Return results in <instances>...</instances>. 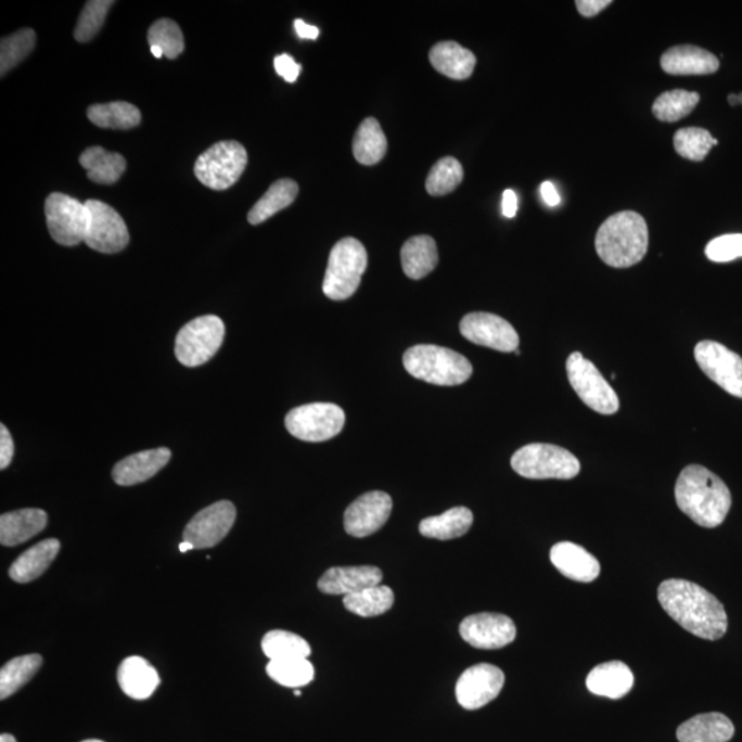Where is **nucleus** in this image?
Listing matches in <instances>:
<instances>
[{"instance_id":"a18cd8bd","label":"nucleus","mask_w":742,"mask_h":742,"mask_svg":"<svg viewBox=\"0 0 742 742\" xmlns=\"http://www.w3.org/2000/svg\"><path fill=\"white\" fill-rule=\"evenodd\" d=\"M709 260L726 263L742 257V234L720 235L705 247Z\"/></svg>"},{"instance_id":"473e14b6","label":"nucleus","mask_w":742,"mask_h":742,"mask_svg":"<svg viewBox=\"0 0 742 742\" xmlns=\"http://www.w3.org/2000/svg\"><path fill=\"white\" fill-rule=\"evenodd\" d=\"M353 151L357 162L363 165L379 164L385 157L388 141L374 117H368L360 124L355 132Z\"/></svg>"},{"instance_id":"ea45409f","label":"nucleus","mask_w":742,"mask_h":742,"mask_svg":"<svg viewBox=\"0 0 742 742\" xmlns=\"http://www.w3.org/2000/svg\"><path fill=\"white\" fill-rule=\"evenodd\" d=\"M716 144L718 141L711 136V132L699 127L682 128L674 137L675 151L680 157L692 159V162H703Z\"/></svg>"},{"instance_id":"f8f14e48","label":"nucleus","mask_w":742,"mask_h":742,"mask_svg":"<svg viewBox=\"0 0 742 742\" xmlns=\"http://www.w3.org/2000/svg\"><path fill=\"white\" fill-rule=\"evenodd\" d=\"M695 362L708 379L728 394L742 399V358L716 342H701L694 348Z\"/></svg>"},{"instance_id":"ddd939ff","label":"nucleus","mask_w":742,"mask_h":742,"mask_svg":"<svg viewBox=\"0 0 742 742\" xmlns=\"http://www.w3.org/2000/svg\"><path fill=\"white\" fill-rule=\"evenodd\" d=\"M90 213L86 244L101 254H117L130 242L126 221L111 205L98 200L86 201Z\"/></svg>"},{"instance_id":"72a5a7b5","label":"nucleus","mask_w":742,"mask_h":742,"mask_svg":"<svg viewBox=\"0 0 742 742\" xmlns=\"http://www.w3.org/2000/svg\"><path fill=\"white\" fill-rule=\"evenodd\" d=\"M90 121L100 128L111 130H131L141 123V112L128 102L98 103L87 111Z\"/></svg>"},{"instance_id":"bb28decb","label":"nucleus","mask_w":742,"mask_h":742,"mask_svg":"<svg viewBox=\"0 0 742 742\" xmlns=\"http://www.w3.org/2000/svg\"><path fill=\"white\" fill-rule=\"evenodd\" d=\"M61 543L59 539L41 540L38 545L24 551L10 566L9 576L17 584H29L48 571L59 555Z\"/></svg>"},{"instance_id":"2f4dec72","label":"nucleus","mask_w":742,"mask_h":742,"mask_svg":"<svg viewBox=\"0 0 742 742\" xmlns=\"http://www.w3.org/2000/svg\"><path fill=\"white\" fill-rule=\"evenodd\" d=\"M298 194V184L292 179H280L270 186L266 194L257 201L247 214L251 225H260L280 210L293 204Z\"/></svg>"},{"instance_id":"de8ad7c7","label":"nucleus","mask_w":742,"mask_h":742,"mask_svg":"<svg viewBox=\"0 0 742 742\" xmlns=\"http://www.w3.org/2000/svg\"><path fill=\"white\" fill-rule=\"evenodd\" d=\"M14 456V443L7 425H0V469H7Z\"/></svg>"},{"instance_id":"6e6552de","label":"nucleus","mask_w":742,"mask_h":742,"mask_svg":"<svg viewBox=\"0 0 742 742\" xmlns=\"http://www.w3.org/2000/svg\"><path fill=\"white\" fill-rule=\"evenodd\" d=\"M225 333V323L219 317L195 318L179 330L175 355L186 368H197L215 357L223 344Z\"/></svg>"},{"instance_id":"a878e982","label":"nucleus","mask_w":742,"mask_h":742,"mask_svg":"<svg viewBox=\"0 0 742 742\" xmlns=\"http://www.w3.org/2000/svg\"><path fill=\"white\" fill-rule=\"evenodd\" d=\"M48 525V514L40 509H21L0 517V543L13 548L27 542Z\"/></svg>"},{"instance_id":"864d4df0","label":"nucleus","mask_w":742,"mask_h":742,"mask_svg":"<svg viewBox=\"0 0 742 742\" xmlns=\"http://www.w3.org/2000/svg\"><path fill=\"white\" fill-rule=\"evenodd\" d=\"M180 553H188L189 550H194V546L189 542H183L179 545Z\"/></svg>"},{"instance_id":"c03bdc74","label":"nucleus","mask_w":742,"mask_h":742,"mask_svg":"<svg viewBox=\"0 0 742 742\" xmlns=\"http://www.w3.org/2000/svg\"><path fill=\"white\" fill-rule=\"evenodd\" d=\"M115 4L112 0H91L87 2L85 9L77 21L75 39L80 43H86L94 39L100 33L102 25L105 24L107 12Z\"/></svg>"},{"instance_id":"f3484780","label":"nucleus","mask_w":742,"mask_h":742,"mask_svg":"<svg viewBox=\"0 0 742 742\" xmlns=\"http://www.w3.org/2000/svg\"><path fill=\"white\" fill-rule=\"evenodd\" d=\"M463 641L477 649H501L517 636L512 618L501 613H476L463 618L460 626Z\"/></svg>"},{"instance_id":"9b49d317","label":"nucleus","mask_w":742,"mask_h":742,"mask_svg":"<svg viewBox=\"0 0 742 742\" xmlns=\"http://www.w3.org/2000/svg\"><path fill=\"white\" fill-rule=\"evenodd\" d=\"M46 220L51 236L60 245L76 246L85 242L90 223L86 203L62 193L50 194L46 200Z\"/></svg>"},{"instance_id":"13d9d810","label":"nucleus","mask_w":742,"mask_h":742,"mask_svg":"<svg viewBox=\"0 0 742 742\" xmlns=\"http://www.w3.org/2000/svg\"><path fill=\"white\" fill-rule=\"evenodd\" d=\"M295 695H296V698H300V695H302L300 690H295Z\"/></svg>"},{"instance_id":"2eb2a0df","label":"nucleus","mask_w":742,"mask_h":742,"mask_svg":"<svg viewBox=\"0 0 742 742\" xmlns=\"http://www.w3.org/2000/svg\"><path fill=\"white\" fill-rule=\"evenodd\" d=\"M460 330L463 337L482 347L501 350V353H514L519 349L517 332L507 319L495 314H468L461 321Z\"/></svg>"},{"instance_id":"393cba45","label":"nucleus","mask_w":742,"mask_h":742,"mask_svg":"<svg viewBox=\"0 0 742 742\" xmlns=\"http://www.w3.org/2000/svg\"><path fill=\"white\" fill-rule=\"evenodd\" d=\"M733 735V721L719 713L695 715L677 730L679 742H729Z\"/></svg>"},{"instance_id":"3c124183","label":"nucleus","mask_w":742,"mask_h":742,"mask_svg":"<svg viewBox=\"0 0 742 742\" xmlns=\"http://www.w3.org/2000/svg\"><path fill=\"white\" fill-rule=\"evenodd\" d=\"M540 194H542L545 203L549 206H555L561 203V197L559 192H556L555 186L549 182V180H546V182L540 186Z\"/></svg>"},{"instance_id":"bf43d9fd","label":"nucleus","mask_w":742,"mask_h":742,"mask_svg":"<svg viewBox=\"0 0 742 742\" xmlns=\"http://www.w3.org/2000/svg\"><path fill=\"white\" fill-rule=\"evenodd\" d=\"M737 98H739V103L742 105V94L737 95Z\"/></svg>"},{"instance_id":"39448f33","label":"nucleus","mask_w":742,"mask_h":742,"mask_svg":"<svg viewBox=\"0 0 742 742\" xmlns=\"http://www.w3.org/2000/svg\"><path fill=\"white\" fill-rule=\"evenodd\" d=\"M368 267V252L362 242L347 236L338 241L330 252L323 293L330 300H347L358 291L360 280Z\"/></svg>"},{"instance_id":"dca6fc26","label":"nucleus","mask_w":742,"mask_h":742,"mask_svg":"<svg viewBox=\"0 0 742 742\" xmlns=\"http://www.w3.org/2000/svg\"><path fill=\"white\" fill-rule=\"evenodd\" d=\"M504 674L492 664L469 667L458 679L456 694L462 708L474 711L491 703L502 692Z\"/></svg>"},{"instance_id":"1a4fd4ad","label":"nucleus","mask_w":742,"mask_h":742,"mask_svg":"<svg viewBox=\"0 0 742 742\" xmlns=\"http://www.w3.org/2000/svg\"><path fill=\"white\" fill-rule=\"evenodd\" d=\"M566 373H568L572 388L591 410L604 415H612L617 412L621 404H618L615 389L602 378L596 364L586 359L584 355L580 353L570 355L568 360H566Z\"/></svg>"},{"instance_id":"8fccbe9b","label":"nucleus","mask_w":742,"mask_h":742,"mask_svg":"<svg viewBox=\"0 0 742 742\" xmlns=\"http://www.w3.org/2000/svg\"><path fill=\"white\" fill-rule=\"evenodd\" d=\"M519 209V203H517V195L513 192V190H504L503 193V199H502V210L503 215L507 216V218L512 219L514 218L515 214H517Z\"/></svg>"},{"instance_id":"5701e85b","label":"nucleus","mask_w":742,"mask_h":742,"mask_svg":"<svg viewBox=\"0 0 742 742\" xmlns=\"http://www.w3.org/2000/svg\"><path fill=\"white\" fill-rule=\"evenodd\" d=\"M586 687L592 694L612 700L625 698L634 687V674L623 662L602 663L591 669Z\"/></svg>"},{"instance_id":"f257e3e1","label":"nucleus","mask_w":742,"mask_h":742,"mask_svg":"<svg viewBox=\"0 0 742 742\" xmlns=\"http://www.w3.org/2000/svg\"><path fill=\"white\" fill-rule=\"evenodd\" d=\"M657 598L663 610L693 636L716 641L728 631V615L718 598L683 579L664 580Z\"/></svg>"},{"instance_id":"4d7b16f0","label":"nucleus","mask_w":742,"mask_h":742,"mask_svg":"<svg viewBox=\"0 0 742 742\" xmlns=\"http://www.w3.org/2000/svg\"><path fill=\"white\" fill-rule=\"evenodd\" d=\"M81 742H105V741H101V740H85V741H81Z\"/></svg>"},{"instance_id":"4468645a","label":"nucleus","mask_w":742,"mask_h":742,"mask_svg":"<svg viewBox=\"0 0 742 742\" xmlns=\"http://www.w3.org/2000/svg\"><path fill=\"white\" fill-rule=\"evenodd\" d=\"M236 510L233 503L220 501L201 510L186 525L184 542L192 543L194 549H209L223 540L233 528Z\"/></svg>"},{"instance_id":"c756f323","label":"nucleus","mask_w":742,"mask_h":742,"mask_svg":"<svg viewBox=\"0 0 742 742\" xmlns=\"http://www.w3.org/2000/svg\"><path fill=\"white\" fill-rule=\"evenodd\" d=\"M80 165L87 169V178L100 184H113L126 172V158L118 153L107 152L101 146H92L82 152Z\"/></svg>"},{"instance_id":"4c0bfd02","label":"nucleus","mask_w":742,"mask_h":742,"mask_svg":"<svg viewBox=\"0 0 742 742\" xmlns=\"http://www.w3.org/2000/svg\"><path fill=\"white\" fill-rule=\"evenodd\" d=\"M700 102L698 92L671 90L663 92L654 101L652 112L660 121L675 123L687 117Z\"/></svg>"},{"instance_id":"a19ab883","label":"nucleus","mask_w":742,"mask_h":742,"mask_svg":"<svg viewBox=\"0 0 742 742\" xmlns=\"http://www.w3.org/2000/svg\"><path fill=\"white\" fill-rule=\"evenodd\" d=\"M36 44V34L34 29L25 28L18 30L0 43V75L4 76L15 68L21 62L33 53Z\"/></svg>"},{"instance_id":"e433bc0d","label":"nucleus","mask_w":742,"mask_h":742,"mask_svg":"<svg viewBox=\"0 0 742 742\" xmlns=\"http://www.w3.org/2000/svg\"><path fill=\"white\" fill-rule=\"evenodd\" d=\"M261 649L270 660L307 658L311 654L306 639L283 630L267 632L263 637Z\"/></svg>"},{"instance_id":"aec40b11","label":"nucleus","mask_w":742,"mask_h":742,"mask_svg":"<svg viewBox=\"0 0 742 742\" xmlns=\"http://www.w3.org/2000/svg\"><path fill=\"white\" fill-rule=\"evenodd\" d=\"M169 460L171 450L165 447L133 453L116 463L113 468V481L123 487L136 486L156 476Z\"/></svg>"},{"instance_id":"6ab92c4d","label":"nucleus","mask_w":742,"mask_h":742,"mask_svg":"<svg viewBox=\"0 0 742 742\" xmlns=\"http://www.w3.org/2000/svg\"><path fill=\"white\" fill-rule=\"evenodd\" d=\"M381 580L383 572L378 566H334L318 580V589L323 594L345 597L381 585Z\"/></svg>"},{"instance_id":"49530a36","label":"nucleus","mask_w":742,"mask_h":742,"mask_svg":"<svg viewBox=\"0 0 742 742\" xmlns=\"http://www.w3.org/2000/svg\"><path fill=\"white\" fill-rule=\"evenodd\" d=\"M277 74L283 77L287 82H295L302 72V65H298L291 55H278L274 60Z\"/></svg>"},{"instance_id":"423d86ee","label":"nucleus","mask_w":742,"mask_h":742,"mask_svg":"<svg viewBox=\"0 0 742 742\" xmlns=\"http://www.w3.org/2000/svg\"><path fill=\"white\" fill-rule=\"evenodd\" d=\"M512 468L520 476L534 481H570L579 474L580 462L563 447L534 443L514 452Z\"/></svg>"},{"instance_id":"79ce46f5","label":"nucleus","mask_w":742,"mask_h":742,"mask_svg":"<svg viewBox=\"0 0 742 742\" xmlns=\"http://www.w3.org/2000/svg\"><path fill=\"white\" fill-rule=\"evenodd\" d=\"M463 168L460 162L453 157L440 158L433 165L426 178L427 193L433 197L450 194L461 184Z\"/></svg>"},{"instance_id":"412c9836","label":"nucleus","mask_w":742,"mask_h":742,"mask_svg":"<svg viewBox=\"0 0 742 742\" xmlns=\"http://www.w3.org/2000/svg\"><path fill=\"white\" fill-rule=\"evenodd\" d=\"M660 65L666 74L674 76L713 75L719 69V60L713 53L698 46L682 44L668 49L662 55Z\"/></svg>"},{"instance_id":"9d476101","label":"nucleus","mask_w":742,"mask_h":742,"mask_svg":"<svg viewBox=\"0 0 742 742\" xmlns=\"http://www.w3.org/2000/svg\"><path fill=\"white\" fill-rule=\"evenodd\" d=\"M345 414L333 404H309L287 412L285 426L292 436L303 442H327L343 431Z\"/></svg>"},{"instance_id":"09e8293b","label":"nucleus","mask_w":742,"mask_h":742,"mask_svg":"<svg viewBox=\"0 0 742 742\" xmlns=\"http://www.w3.org/2000/svg\"><path fill=\"white\" fill-rule=\"evenodd\" d=\"M612 4L611 0H577L576 8L584 17H596L602 10Z\"/></svg>"},{"instance_id":"7c9ffc66","label":"nucleus","mask_w":742,"mask_h":742,"mask_svg":"<svg viewBox=\"0 0 742 742\" xmlns=\"http://www.w3.org/2000/svg\"><path fill=\"white\" fill-rule=\"evenodd\" d=\"M473 513L471 509L458 507L447 510L440 515L422 520L420 534L425 538L451 540L461 538L471 529Z\"/></svg>"},{"instance_id":"b1692460","label":"nucleus","mask_w":742,"mask_h":742,"mask_svg":"<svg viewBox=\"0 0 742 742\" xmlns=\"http://www.w3.org/2000/svg\"><path fill=\"white\" fill-rule=\"evenodd\" d=\"M118 685L124 693L133 700H146L156 692L159 677L148 660L131 656L124 660L117 669Z\"/></svg>"},{"instance_id":"f704fd0d","label":"nucleus","mask_w":742,"mask_h":742,"mask_svg":"<svg viewBox=\"0 0 742 742\" xmlns=\"http://www.w3.org/2000/svg\"><path fill=\"white\" fill-rule=\"evenodd\" d=\"M344 606L360 617L384 615L394 606L395 594L391 587L378 585L344 597Z\"/></svg>"},{"instance_id":"f03ea898","label":"nucleus","mask_w":742,"mask_h":742,"mask_svg":"<svg viewBox=\"0 0 742 742\" xmlns=\"http://www.w3.org/2000/svg\"><path fill=\"white\" fill-rule=\"evenodd\" d=\"M677 504L700 527L715 528L728 517L731 494L728 486L707 468L689 465L675 486Z\"/></svg>"},{"instance_id":"37998d69","label":"nucleus","mask_w":742,"mask_h":742,"mask_svg":"<svg viewBox=\"0 0 742 742\" xmlns=\"http://www.w3.org/2000/svg\"><path fill=\"white\" fill-rule=\"evenodd\" d=\"M148 41L151 48L156 46V48L162 49L164 55L169 60L178 59L184 50L182 30L175 21L168 18L158 20L149 28Z\"/></svg>"},{"instance_id":"c9c22d12","label":"nucleus","mask_w":742,"mask_h":742,"mask_svg":"<svg viewBox=\"0 0 742 742\" xmlns=\"http://www.w3.org/2000/svg\"><path fill=\"white\" fill-rule=\"evenodd\" d=\"M41 667L39 654H27L10 660L0 669V699L7 700L10 695L29 682Z\"/></svg>"},{"instance_id":"7ed1b4c3","label":"nucleus","mask_w":742,"mask_h":742,"mask_svg":"<svg viewBox=\"0 0 742 742\" xmlns=\"http://www.w3.org/2000/svg\"><path fill=\"white\" fill-rule=\"evenodd\" d=\"M649 246L647 220L634 210L610 216L596 236L598 256L605 265L628 268L645 257Z\"/></svg>"},{"instance_id":"603ef678","label":"nucleus","mask_w":742,"mask_h":742,"mask_svg":"<svg viewBox=\"0 0 742 742\" xmlns=\"http://www.w3.org/2000/svg\"><path fill=\"white\" fill-rule=\"evenodd\" d=\"M295 29L302 39L317 40L319 36V29L317 27H312V25L304 23L303 20L295 21Z\"/></svg>"},{"instance_id":"5fc2aeb1","label":"nucleus","mask_w":742,"mask_h":742,"mask_svg":"<svg viewBox=\"0 0 742 742\" xmlns=\"http://www.w3.org/2000/svg\"><path fill=\"white\" fill-rule=\"evenodd\" d=\"M151 50H152V54L154 56H156V59H162V56L164 55L163 50L159 48H156V46H153V48H151Z\"/></svg>"},{"instance_id":"20e7f679","label":"nucleus","mask_w":742,"mask_h":742,"mask_svg":"<svg viewBox=\"0 0 742 742\" xmlns=\"http://www.w3.org/2000/svg\"><path fill=\"white\" fill-rule=\"evenodd\" d=\"M404 364L412 378L442 386L466 383L473 373L463 355L439 345L421 344L407 349Z\"/></svg>"},{"instance_id":"a211bd4d","label":"nucleus","mask_w":742,"mask_h":742,"mask_svg":"<svg viewBox=\"0 0 742 742\" xmlns=\"http://www.w3.org/2000/svg\"><path fill=\"white\" fill-rule=\"evenodd\" d=\"M392 498L383 491H370L349 504L344 514V528L354 538H366L384 527L392 513Z\"/></svg>"},{"instance_id":"4be33fe9","label":"nucleus","mask_w":742,"mask_h":742,"mask_svg":"<svg viewBox=\"0 0 742 742\" xmlns=\"http://www.w3.org/2000/svg\"><path fill=\"white\" fill-rule=\"evenodd\" d=\"M551 564L568 579L590 584L600 576L601 565L594 555L572 542L556 543L550 550Z\"/></svg>"},{"instance_id":"c85d7f7f","label":"nucleus","mask_w":742,"mask_h":742,"mask_svg":"<svg viewBox=\"0 0 742 742\" xmlns=\"http://www.w3.org/2000/svg\"><path fill=\"white\" fill-rule=\"evenodd\" d=\"M401 267L411 280H422L439 263L435 240L430 235H415L406 241L400 251Z\"/></svg>"},{"instance_id":"cd10ccee","label":"nucleus","mask_w":742,"mask_h":742,"mask_svg":"<svg viewBox=\"0 0 742 742\" xmlns=\"http://www.w3.org/2000/svg\"><path fill=\"white\" fill-rule=\"evenodd\" d=\"M430 60L433 68L453 80L469 79L476 66V55L456 41L433 46Z\"/></svg>"},{"instance_id":"58836bf2","label":"nucleus","mask_w":742,"mask_h":742,"mask_svg":"<svg viewBox=\"0 0 742 742\" xmlns=\"http://www.w3.org/2000/svg\"><path fill=\"white\" fill-rule=\"evenodd\" d=\"M266 669L268 677L285 688L306 687L316 677L307 658L270 660Z\"/></svg>"},{"instance_id":"6e6d98bb","label":"nucleus","mask_w":742,"mask_h":742,"mask_svg":"<svg viewBox=\"0 0 742 742\" xmlns=\"http://www.w3.org/2000/svg\"><path fill=\"white\" fill-rule=\"evenodd\" d=\"M0 742H17L12 734L0 735Z\"/></svg>"},{"instance_id":"0eeeda50","label":"nucleus","mask_w":742,"mask_h":742,"mask_svg":"<svg viewBox=\"0 0 742 742\" xmlns=\"http://www.w3.org/2000/svg\"><path fill=\"white\" fill-rule=\"evenodd\" d=\"M247 165L246 149L236 141L215 143L194 165L195 177L206 188L226 190L239 182Z\"/></svg>"}]
</instances>
